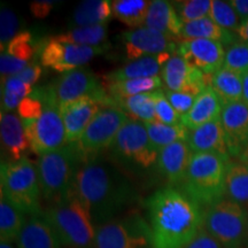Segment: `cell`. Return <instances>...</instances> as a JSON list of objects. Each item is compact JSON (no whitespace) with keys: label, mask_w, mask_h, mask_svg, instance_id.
<instances>
[{"label":"cell","mask_w":248,"mask_h":248,"mask_svg":"<svg viewBox=\"0 0 248 248\" xmlns=\"http://www.w3.org/2000/svg\"><path fill=\"white\" fill-rule=\"evenodd\" d=\"M151 248H184L202 229L203 209L181 188L166 186L145 201Z\"/></svg>","instance_id":"cell-1"},{"label":"cell","mask_w":248,"mask_h":248,"mask_svg":"<svg viewBox=\"0 0 248 248\" xmlns=\"http://www.w3.org/2000/svg\"><path fill=\"white\" fill-rule=\"evenodd\" d=\"M75 190L95 226L116 218L136 199L129 179L110 162L98 156L82 163Z\"/></svg>","instance_id":"cell-2"},{"label":"cell","mask_w":248,"mask_h":248,"mask_svg":"<svg viewBox=\"0 0 248 248\" xmlns=\"http://www.w3.org/2000/svg\"><path fill=\"white\" fill-rule=\"evenodd\" d=\"M43 217L52 226L62 246L93 248L95 225L75 187L66 197L49 204Z\"/></svg>","instance_id":"cell-3"},{"label":"cell","mask_w":248,"mask_h":248,"mask_svg":"<svg viewBox=\"0 0 248 248\" xmlns=\"http://www.w3.org/2000/svg\"><path fill=\"white\" fill-rule=\"evenodd\" d=\"M228 161L215 153H193L179 188L201 208H207L225 198Z\"/></svg>","instance_id":"cell-4"},{"label":"cell","mask_w":248,"mask_h":248,"mask_svg":"<svg viewBox=\"0 0 248 248\" xmlns=\"http://www.w3.org/2000/svg\"><path fill=\"white\" fill-rule=\"evenodd\" d=\"M82 163V156L74 144L39 155L37 170L43 198L53 203L70 193Z\"/></svg>","instance_id":"cell-5"},{"label":"cell","mask_w":248,"mask_h":248,"mask_svg":"<svg viewBox=\"0 0 248 248\" xmlns=\"http://www.w3.org/2000/svg\"><path fill=\"white\" fill-rule=\"evenodd\" d=\"M1 195L24 215H43L38 170L28 157L1 162Z\"/></svg>","instance_id":"cell-6"},{"label":"cell","mask_w":248,"mask_h":248,"mask_svg":"<svg viewBox=\"0 0 248 248\" xmlns=\"http://www.w3.org/2000/svg\"><path fill=\"white\" fill-rule=\"evenodd\" d=\"M44 110L38 120L22 121L30 150L43 155L57 151L66 144V130L54 84L39 86Z\"/></svg>","instance_id":"cell-7"},{"label":"cell","mask_w":248,"mask_h":248,"mask_svg":"<svg viewBox=\"0 0 248 248\" xmlns=\"http://www.w3.org/2000/svg\"><path fill=\"white\" fill-rule=\"evenodd\" d=\"M202 228L223 248H243L248 233V209L223 198L203 209Z\"/></svg>","instance_id":"cell-8"},{"label":"cell","mask_w":248,"mask_h":248,"mask_svg":"<svg viewBox=\"0 0 248 248\" xmlns=\"http://www.w3.org/2000/svg\"><path fill=\"white\" fill-rule=\"evenodd\" d=\"M152 233L148 222L139 214L114 218L95 226L93 248H151Z\"/></svg>","instance_id":"cell-9"},{"label":"cell","mask_w":248,"mask_h":248,"mask_svg":"<svg viewBox=\"0 0 248 248\" xmlns=\"http://www.w3.org/2000/svg\"><path fill=\"white\" fill-rule=\"evenodd\" d=\"M129 120L130 117L120 108L102 107L79 140L74 144L83 162L98 156L101 151L111 147L117 133Z\"/></svg>","instance_id":"cell-10"},{"label":"cell","mask_w":248,"mask_h":248,"mask_svg":"<svg viewBox=\"0 0 248 248\" xmlns=\"http://www.w3.org/2000/svg\"><path fill=\"white\" fill-rule=\"evenodd\" d=\"M110 148L116 157L140 168H150L157 162L159 156L145 124L136 120H129L124 124Z\"/></svg>","instance_id":"cell-11"},{"label":"cell","mask_w":248,"mask_h":248,"mask_svg":"<svg viewBox=\"0 0 248 248\" xmlns=\"http://www.w3.org/2000/svg\"><path fill=\"white\" fill-rule=\"evenodd\" d=\"M54 86L60 106L77 99L89 97L98 101L101 107H114V102L100 79L85 68L64 73Z\"/></svg>","instance_id":"cell-12"},{"label":"cell","mask_w":248,"mask_h":248,"mask_svg":"<svg viewBox=\"0 0 248 248\" xmlns=\"http://www.w3.org/2000/svg\"><path fill=\"white\" fill-rule=\"evenodd\" d=\"M106 51V45L102 46H82L67 44L51 39L43 42L39 53V61L43 67L51 68L59 73L78 69L88 63L94 57L101 55Z\"/></svg>","instance_id":"cell-13"},{"label":"cell","mask_w":248,"mask_h":248,"mask_svg":"<svg viewBox=\"0 0 248 248\" xmlns=\"http://www.w3.org/2000/svg\"><path fill=\"white\" fill-rule=\"evenodd\" d=\"M207 76L177 53L169 59L161 73V78L167 90L190 93L195 97H199L209 86L210 76L209 78Z\"/></svg>","instance_id":"cell-14"},{"label":"cell","mask_w":248,"mask_h":248,"mask_svg":"<svg viewBox=\"0 0 248 248\" xmlns=\"http://www.w3.org/2000/svg\"><path fill=\"white\" fill-rule=\"evenodd\" d=\"M122 39L126 57L132 61L148 55L177 53V40L146 27L125 31Z\"/></svg>","instance_id":"cell-15"},{"label":"cell","mask_w":248,"mask_h":248,"mask_svg":"<svg viewBox=\"0 0 248 248\" xmlns=\"http://www.w3.org/2000/svg\"><path fill=\"white\" fill-rule=\"evenodd\" d=\"M177 54L184 58L191 66L202 71L204 75L212 76L224 64V46L214 40H182L178 45Z\"/></svg>","instance_id":"cell-16"},{"label":"cell","mask_w":248,"mask_h":248,"mask_svg":"<svg viewBox=\"0 0 248 248\" xmlns=\"http://www.w3.org/2000/svg\"><path fill=\"white\" fill-rule=\"evenodd\" d=\"M231 157L239 159L248 147V107L243 101L223 107L221 117Z\"/></svg>","instance_id":"cell-17"},{"label":"cell","mask_w":248,"mask_h":248,"mask_svg":"<svg viewBox=\"0 0 248 248\" xmlns=\"http://www.w3.org/2000/svg\"><path fill=\"white\" fill-rule=\"evenodd\" d=\"M101 108L98 101L89 97L61 105L60 111L66 130V144H76L79 140Z\"/></svg>","instance_id":"cell-18"},{"label":"cell","mask_w":248,"mask_h":248,"mask_svg":"<svg viewBox=\"0 0 248 248\" xmlns=\"http://www.w3.org/2000/svg\"><path fill=\"white\" fill-rule=\"evenodd\" d=\"M193 152L187 141H177L162 148L157 156V170L170 186H181L184 182Z\"/></svg>","instance_id":"cell-19"},{"label":"cell","mask_w":248,"mask_h":248,"mask_svg":"<svg viewBox=\"0 0 248 248\" xmlns=\"http://www.w3.org/2000/svg\"><path fill=\"white\" fill-rule=\"evenodd\" d=\"M187 144L193 153H215L231 160L228 140L219 119L190 131Z\"/></svg>","instance_id":"cell-20"},{"label":"cell","mask_w":248,"mask_h":248,"mask_svg":"<svg viewBox=\"0 0 248 248\" xmlns=\"http://www.w3.org/2000/svg\"><path fill=\"white\" fill-rule=\"evenodd\" d=\"M0 136L2 151L11 157V161L23 159L24 154L30 150L24 125L21 117L12 113H1L0 116Z\"/></svg>","instance_id":"cell-21"},{"label":"cell","mask_w":248,"mask_h":248,"mask_svg":"<svg viewBox=\"0 0 248 248\" xmlns=\"http://www.w3.org/2000/svg\"><path fill=\"white\" fill-rule=\"evenodd\" d=\"M172 55L173 54L170 53H163L137 59L105 75V80L107 83H111L120 82V80L157 77L160 73H162L164 64L169 61Z\"/></svg>","instance_id":"cell-22"},{"label":"cell","mask_w":248,"mask_h":248,"mask_svg":"<svg viewBox=\"0 0 248 248\" xmlns=\"http://www.w3.org/2000/svg\"><path fill=\"white\" fill-rule=\"evenodd\" d=\"M144 27L178 40L181 39L183 22L172 2L166 0H153L147 11Z\"/></svg>","instance_id":"cell-23"},{"label":"cell","mask_w":248,"mask_h":248,"mask_svg":"<svg viewBox=\"0 0 248 248\" xmlns=\"http://www.w3.org/2000/svg\"><path fill=\"white\" fill-rule=\"evenodd\" d=\"M16 244L17 248H61L62 246L57 233L43 215L28 217Z\"/></svg>","instance_id":"cell-24"},{"label":"cell","mask_w":248,"mask_h":248,"mask_svg":"<svg viewBox=\"0 0 248 248\" xmlns=\"http://www.w3.org/2000/svg\"><path fill=\"white\" fill-rule=\"evenodd\" d=\"M223 104L214 92V90L208 86L201 94L195 99L193 107L187 114L182 116L181 123L190 131L198 129L199 126L207 124L221 117L223 110Z\"/></svg>","instance_id":"cell-25"},{"label":"cell","mask_w":248,"mask_h":248,"mask_svg":"<svg viewBox=\"0 0 248 248\" xmlns=\"http://www.w3.org/2000/svg\"><path fill=\"white\" fill-rule=\"evenodd\" d=\"M191 39L214 40V42L221 43L226 47L238 40L234 32L217 26L209 16L183 24L181 40Z\"/></svg>","instance_id":"cell-26"},{"label":"cell","mask_w":248,"mask_h":248,"mask_svg":"<svg viewBox=\"0 0 248 248\" xmlns=\"http://www.w3.org/2000/svg\"><path fill=\"white\" fill-rule=\"evenodd\" d=\"M225 198L248 207V164L239 159L226 163Z\"/></svg>","instance_id":"cell-27"},{"label":"cell","mask_w":248,"mask_h":248,"mask_svg":"<svg viewBox=\"0 0 248 248\" xmlns=\"http://www.w3.org/2000/svg\"><path fill=\"white\" fill-rule=\"evenodd\" d=\"M209 86L222 101L223 106L243 101L244 79L243 76L234 71L221 68L210 76Z\"/></svg>","instance_id":"cell-28"},{"label":"cell","mask_w":248,"mask_h":248,"mask_svg":"<svg viewBox=\"0 0 248 248\" xmlns=\"http://www.w3.org/2000/svg\"><path fill=\"white\" fill-rule=\"evenodd\" d=\"M113 16L111 2L108 0H85L77 5L71 17L76 27H91L107 24Z\"/></svg>","instance_id":"cell-29"},{"label":"cell","mask_w":248,"mask_h":248,"mask_svg":"<svg viewBox=\"0 0 248 248\" xmlns=\"http://www.w3.org/2000/svg\"><path fill=\"white\" fill-rule=\"evenodd\" d=\"M163 80L160 76L150 77V78H139L120 80V82L108 83L106 91L113 102L122 98L132 97V95L141 94V93L154 92L162 88Z\"/></svg>","instance_id":"cell-30"},{"label":"cell","mask_w":248,"mask_h":248,"mask_svg":"<svg viewBox=\"0 0 248 248\" xmlns=\"http://www.w3.org/2000/svg\"><path fill=\"white\" fill-rule=\"evenodd\" d=\"M144 124L146 126L152 145L157 152L173 144V142L187 141L188 139L190 130L185 128L182 123L169 125V124L161 123L159 121H154V122Z\"/></svg>","instance_id":"cell-31"},{"label":"cell","mask_w":248,"mask_h":248,"mask_svg":"<svg viewBox=\"0 0 248 248\" xmlns=\"http://www.w3.org/2000/svg\"><path fill=\"white\" fill-rule=\"evenodd\" d=\"M114 107L120 108L126 115L132 116L139 122L148 123L157 121L152 92L119 99V100L114 101Z\"/></svg>","instance_id":"cell-32"},{"label":"cell","mask_w":248,"mask_h":248,"mask_svg":"<svg viewBox=\"0 0 248 248\" xmlns=\"http://www.w3.org/2000/svg\"><path fill=\"white\" fill-rule=\"evenodd\" d=\"M108 36L107 24L91 27H74L67 32L51 36L49 38L67 44L82 46H102Z\"/></svg>","instance_id":"cell-33"},{"label":"cell","mask_w":248,"mask_h":248,"mask_svg":"<svg viewBox=\"0 0 248 248\" xmlns=\"http://www.w3.org/2000/svg\"><path fill=\"white\" fill-rule=\"evenodd\" d=\"M27 218L23 213L1 195L0 200V240L1 243L16 241L22 231Z\"/></svg>","instance_id":"cell-34"},{"label":"cell","mask_w":248,"mask_h":248,"mask_svg":"<svg viewBox=\"0 0 248 248\" xmlns=\"http://www.w3.org/2000/svg\"><path fill=\"white\" fill-rule=\"evenodd\" d=\"M151 1L146 0H115L111 1L113 15L132 29L144 27Z\"/></svg>","instance_id":"cell-35"},{"label":"cell","mask_w":248,"mask_h":248,"mask_svg":"<svg viewBox=\"0 0 248 248\" xmlns=\"http://www.w3.org/2000/svg\"><path fill=\"white\" fill-rule=\"evenodd\" d=\"M42 46L43 42L36 38L32 31L22 30L9 42L5 52L18 60L31 62L36 55L39 57Z\"/></svg>","instance_id":"cell-36"},{"label":"cell","mask_w":248,"mask_h":248,"mask_svg":"<svg viewBox=\"0 0 248 248\" xmlns=\"http://www.w3.org/2000/svg\"><path fill=\"white\" fill-rule=\"evenodd\" d=\"M1 113H12L17 109L21 101L31 94L33 88L15 76L1 80Z\"/></svg>","instance_id":"cell-37"},{"label":"cell","mask_w":248,"mask_h":248,"mask_svg":"<svg viewBox=\"0 0 248 248\" xmlns=\"http://www.w3.org/2000/svg\"><path fill=\"white\" fill-rule=\"evenodd\" d=\"M209 17L223 29L238 32L240 28V20L232 7L230 1H221V0H212Z\"/></svg>","instance_id":"cell-38"},{"label":"cell","mask_w":248,"mask_h":248,"mask_svg":"<svg viewBox=\"0 0 248 248\" xmlns=\"http://www.w3.org/2000/svg\"><path fill=\"white\" fill-rule=\"evenodd\" d=\"M183 24L193 22L200 18L208 17L212 7V0H185L172 1Z\"/></svg>","instance_id":"cell-39"},{"label":"cell","mask_w":248,"mask_h":248,"mask_svg":"<svg viewBox=\"0 0 248 248\" xmlns=\"http://www.w3.org/2000/svg\"><path fill=\"white\" fill-rule=\"evenodd\" d=\"M223 67L244 76L248 74V43L237 40L225 49Z\"/></svg>","instance_id":"cell-40"},{"label":"cell","mask_w":248,"mask_h":248,"mask_svg":"<svg viewBox=\"0 0 248 248\" xmlns=\"http://www.w3.org/2000/svg\"><path fill=\"white\" fill-rule=\"evenodd\" d=\"M21 20L16 13L7 7L6 5H1L0 11V44H1V53H4L6 47L12 39L17 33H20Z\"/></svg>","instance_id":"cell-41"},{"label":"cell","mask_w":248,"mask_h":248,"mask_svg":"<svg viewBox=\"0 0 248 248\" xmlns=\"http://www.w3.org/2000/svg\"><path fill=\"white\" fill-rule=\"evenodd\" d=\"M155 104V113H156V120L161 123L169 124V125H173V124H181L182 116L173 109L168 99H167L164 90L160 89L156 91L152 92Z\"/></svg>","instance_id":"cell-42"},{"label":"cell","mask_w":248,"mask_h":248,"mask_svg":"<svg viewBox=\"0 0 248 248\" xmlns=\"http://www.w3.org/2000/svg\"><path fill=\"white\" fill-rule=\"evenodd\" d=\"M43 110H44V100H43L39 86L33 88L31 94L24 98L17 108L18 116L22 121L38 120Z\"/></svg>","instance_id":"cell-43"},{"label":"cell","mask_w":248,"mask_h":248,"mask_svg":"<svg viewBox=\"0 0 248 248\" xmlns=\"http://www.w3.org/2000/svg\"><path fill=\"white\" fill-rule=\"evenodd\" d=\"M167 99H168L171 106L181 116H184L185 114H187L192 107H193L195 97L193 94L185 92H173L170 90H164Z\"/></svg>","instance_id":"cell-44"},{"label":"cell","mask_w":248,"mask_h":248,"mask_svg":"<svg viewBox=\"0 0 248 248\" xmlns=\"http://www.w3.org/2000/svg\"><path fill=\"white\" fill-rule=\"evenodd\" d=\"M31 62L18 60V59L12 57V55L1 53L0 57V73H1V80H5L8 77L16 75L17 73L22 71L27 68Z\"/></svg>","instance_id":"cell-45"},{"label":"cell","mask_w":248,"mask_h":248,"mask_svg":"<svg viewBox=\"0 0 248 248\" xmlns=\"http://www.w3.org/2000/svg\"><path fill=\"white\" fill-rule=\"evenodd\" d=\"M43 74V67L40 64L36 63V62H31V63L27 68H24L22 71L17 73L16 75H14L17 78L23 80L24 83L33 86L35 83L38 82Z\"/></svg>","instance_id":"cell-46"},{"label":"cell","mask_w":248,"mask_h":248,"mask_svg":"<svg viewBox=\"0 0 248 248\" xmlns=\"http://www.w3.org/2000/svg\"><path fill=\"white\" fill-rule=\"evenodd\" d=\"M184 248H223L214 238L202 228L190 244Z\"/></svg>","instance_id":"cell-47"},{"label":"cell","mask_w":248,"mask_h":248,"mask_svg":"<svg viewBox=\"0 0 248 248\" xmlns=\"http://www.w3.org/2000/svg\"><path fill=\"white\" fill-rule=\"evenodd\" d=\"M55 5V1L49 0H36L30 2V11L36 18H45L51 13Z\"/></svg>","instance_id":"cell-48"},{"label":"cell","mask_w":248,"mask_h":248,"mask_svg":"<svg viewBox=\"0 0 248 248\" xmlns=\"http://www.w3.org/2000/svg\"><path fill=\"white\" fill-rule=\"evenodd\" d=\"M230 4L237 13L241 23L248 20V0H232Z\"/></svg>","instance_id":"cell-49"},{"label":"cell","mask_w":248,"mask_h":248,"mask_svg":"<svg viewBox=\"0 0 248 248\" xmlns=\"http://www.w3.org/2000/svg\"><path fill=\"white\" fill-rule=\"evenodd\" d=\"M237 33L241 40L248 43V20H246L245 22L240 24V28H239V30H238Z\"/></svg>","instance_id":"cell-50"},{"label":"cell","mask_w":248,"mask_h":248,"mask_svg":"<svg viewBox=\"0 0 248 248\" xmlns=\"http://www.w3.org/2000/svg\"><path fill=\"white\" fill-rule=\"evenodd\" d=\"M244 79V91H243V102L248 107V74L243 76Z\"/></svg>","instance_id":"cell-51"},{"label":"cell","mask_w":248,"mask_h":248,"mask_svg":"<svg viewBox=\"0 0 248 248\" xmlns=\"http://www.w3.org/2000/svg\"><path fill=\"white\" fill-rule=\"evenodd\" d=\"M239 160H241V161H244V162H245V163H247V164H248V147L246 148V150H245V151L243 152V154H241V155H240Z\"/></svg>","instance_id":"cell-52"},{"label":"cell","mask_w":248,"mask_h":248,"mask_svg":"<svg viewBox=\"0 0 248 248\" xmlns=\"http://www.w3.org/2000/svg\"><path fill=\"white\" fill-rule=\"evenodd\" d=\"M0 248H14L13 245L9 243H0Z\"/></svg>","instance_id":"cell-53"},{"label":"cell","mask_w":248,"mask_h":248,"mask_svg":"<svg viewBox=\"0 0 248 248\" xmlns=\"http://www.w3.org/2000/svg\"><path fill=\"white\" fill-rule=\"evenodd\" d=\"M246 247L248 248V233H247V240H246Z\"/></svg>","instance_id":"cell-54"}]
</instances>
